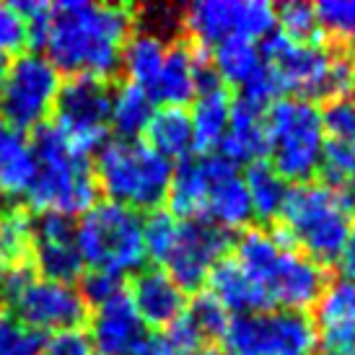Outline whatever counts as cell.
<instances>
[{"label": "cell", "instance_id": "f35d334b", "mask_svg": "<svg viewBox=\"0 0 355 355\" xmlns=\"http://www.w3.org/2000/svg\"><path fill=\"white\" fill-rule=\"evenodd\" d=\"M78 291L89 306H101L109 298L119 296L125 288H122V277L112 275V272H101V270H89L80 280Z\"/></svg>", "mask_w": 355, "mask_h": 355}, {"label": "cell", "instance_id": "d6986e66", "mask_svg": "<svg viewBox=\"0 0 355 355\" xmlns=\"http://www.w3.org/2000/svg\"><path fill=\"white\" fill-rule=\"evenodd\" d=\"M202 60H205V55L192 50L187 42L168 44V52L164 62H161V70L156 73L153 83L146 89L150 94L153 104L184 109V104L195 101L200 89V65H202Z\"/></svg>", "mask_w": 355, "mask_h": 355}, {"label": "cell", "instance_id": "e575fe53", "mask_svg": "<svg viewBox=\"0 0 355 355\" xmlns=\"http://www.w3.org/2000/svg\"><path fill=\"white\" fill-rule=\"evenodd\" d=\"M29 44V24L16 3H0V55L8 52L21 55V50Z\"/></svg>", "mask_w": 355, "mask_h": 355}, {"label": "cell", "instance_id": "8fae6325", "mask_svg": "<svg viewBox=\"0 0 355 355\" xmlns=\"http://www.w3.org/2000/svg\"><path fill=\"white\" fill-rule=\"evenodd\" d=\"M184 29L205 47L234 40H265L277 26V8L265 0H198L184 8Z\"/></svg>", "mask_w": 355, "mask_h": 355}, {"label": "cell", "instance_id": "e0dca14e", "mask_svg": "<svg viewBox=\"0 0 355 355\" xmlns=\"http://www.w3.org/2000/svg\"><path fill=\"white\" fill-rule=\"evenodd\" d=\"M314 337L319 355H355V280L327 283L314 304Z\"/></svg>", "mask_w": 355, "mask_h": 355}, {"label": "cell", "instance_id": "7402d4cb", "mask_svg": "<svg viewBox=\"0 0 355 355\" xmlns=\"http://www.w3.org/2000/svg\"><path fill=\"white\" fill-rule=\"evenodd\" d=\"M37 171L34 146L26 130H19L0 119V195L26 198Z\"/></svg>", "mask_w": 355, "mask_h": 355}, {"label": "cell", "instance_id": "8d00e7d4", "mask_svg": "<svg viewBox=\"0 0 355 355\" xmlns=\"http://www.w3.org/2000/svg\"><path fill=\"white\" fill-rule=\"evenodd\" d=\"M187 314L192 316V322L198 324V329L202 332L205 340L207 337H220L223 329L228 327V322H231V314H228L226 309L218 304L210 293L200 296L198 301L187 309Z\"/></svg>", "mask_w": 355, "mask_h": 355}, {"label": "cell", "instance_id": "8992f818", "mask_svg": "<svg viewBox=\"0 0 355 355\" xmlns=\"http://www.w3.org/2000/svg\"><path fill=\"white\" fill-rule=\"evenodd\" d=\"M270 166L286 182H309L324 150L322 109L314 101L283 96L265 109Z\"/></svg>", "mask_w": 355, "mask_h": 355}, {"label": "cell", "instance_id": "f1b7e54d", "mask_svg": "<svg viewBox=\"0 0 355 355\" xmlns=\"http://www.w3.org/2000/svg\"><path fill=\"white\" fill-rule=\"evenodd\" d=\"M156 112V104L146 89L135 83H122L117 91H112V119L109 125L117 130L122 140H138L140 132H146L150 117Z\"/></svg>", "mask_w": 355, "mask_h": 355}, {"label": "cell", "instance_id": "4316f807", "mask_svg": "<svg viewBox=\"0 0 355 355\" xmlns=\"http://www.w3.org/2000/svg\"><path fill=\"white\" fill-rule=\"evenodd\" d=\"M168 44L166 40L153 29H143L130 34V40L125 42V50H122V60L119 65L128 73V80L135 83L140 89H148L156 73L161 70V62L166 58Z\"/></svg>", "mask_w": 355, "mask_h": 355}, {"label": "cell", "instance_id": "5b68a950", "mask_svg": "<svg viewBox=\"0 0 355 355\" xmlns=\"http://www.w3.org/2000/svg\"><path fill=\"white\" fill-rule=\"evenodd\" d=\"M96 184L109 202L130 210H156L168 195L174 166L143 140H107L96 156Z\"/></svg>", "mask_w": 355, "mask_h": 355}, {"label": "cell", "instance_id": "4fadbf2b", "mask_svg": "<svg viewBox=\"0 0 355 355\" xmlns=\"http://www.w3.org/2000/svg\"><path fill=\"white\" fill-rule=\"evenodd\" d=\"M262 55L280 94L296 99H327L332 50L322 42H296L283 34H270L262 44Z\"/></svg>", "mask_w": 355, "mask_h": 355}, {"label": "cell", "instance_id": "3957f363", "mask_svg": "<svg viewBox=\"0 0 355 355\" xmlns=\"http://www.w3.org/2000/svg\"><path fill=\"white\" fill-rule=\"evenodd\" d=\"M355 198L327 182H301L291 187L280 210L283 239L316 265L337 262L353 231Z\"/></svg>", "mask_w": 355, "mask_h": 355}, {"label": "cell", "instance_id": "83f0119b", "mask_svg": "<svg viewBox=\"0 0 355 355\" xmlns=\"http://www.w3.org/2000/svg\"><path fill=\"white\" fill-rule=\"evenodd\" d=\"M244 184H247L249 205H252V218H259V220L280 218L291 187L275 168L265 161L249 164L244 171Z\"/></svg>", "mask_w": 355, "mask_h": 355}, {"label": "cell", "instance_id": "484cf974", "mask_svg": "<svg viewBox=\"0 0 355 355\" xmlns=\"http://www.w3.org/2000/svg\"><path fill=\"white\" fill-rule=\"evenodd\" d=\"M146 143L161 153L164 158H187L192 146V122L189 112L179 107H161L153 112L148 128H146Z\"/></svg>", "mask_w": 355, "mask_h": 355}, {"label": "cell", "instance_id": "74e56055", "mask_svg": "<svg viewBox=\"0 0 355 355\" xmlns=\"http://www.w3.org/2000/svg\"><path fill=\"white\" fill-rule=\"evenodd\" d=\"M340 96H355V52L353 50H332L327 99H340Z\"/></svg>", "mask_w": 355, "mask_h": 355}, {"label": "cell", "instance_id": "d4e9b609", "mask_svg": "<svg viewBox=\"0 0 355 355\" xmlns=\"http://www.w3.org/2000/svg\"><path fill=\"white\" fill-rule=\"evenodd\" d=\"M213 70L220 78L223 86H236V89H247L249 83H254L262 73H265V55H262V44L249 40H234L223 42L213 50Z\"/></svg>", "mask_w": 355, "mask_h": 355}, {"label": "cell", "instance_id": "52a82bcc", "mask_svg": "<svg viewBox=\"0 0 355 355\" xmlns=\"http://www.w3.org/2000/svg\"><path fill=\"white\" fill-rule=\"evenodd\" d=\"M76 241L83 267L125 277L146 262L143 218L117 202H94L76 223Z\"/></svg>", "mask_w": 355, "mask_h": 355}, {"label": "cell", "instance_id": "ac0fdd59", "mask_svg": "<svg viewBox=\"0 0 355 355\" xmlns=\"http://www.w3.org/2000/svg\"><path fill=\"white\" fill-rule=\"evenodd\" d=\"M148 337V324L140 319L125 291L96 306L91 316L89 343L94 355H140Z\"/></svg>", "mask_w": 355, "mask_h": 355}, {"label": "cell", "instance_id": "603a6c76", "mask_svg": "<svg viewBox=\"0 0 355 355\" xmlns=\"http://www.w3.org/2000/svg\"><path fill=\"white\" fill-rule=\"evenodd\" d=\"M195 107L189 112L192 122V146L200 150V156L218 153L220 143L226 138L228 119H231V104L234 99L228 96L223 83L202 89L192 101Z\"/></svg>", "mask_w": 355, "mask_h": 355}, {"label": "cell", "instance_id": "2e32d148", "mask_svg": "<svg viewBox=\"0 0 355 355\" xmlns=\"http://www.w3.org/2000/svg\"><path fill=\"white\" fill-rule=\"evenodd\" d=\"M31 259L37 272L50 280L70 283L83 272L73 218L40 213L31 220Z\"/></svg>", "mask_w": 355, "mask_h": 355}, {"label": "cell", "instance_id": "ffe728a7", "mask_svg": "<svg viewBox=\"0 0 355 355\" xmlns=\"http://www.w3.org/2000/svg\"><path fill=\"white\" fill-rule=\"evenodd\" d=\"M128 296L135 306V311L140 314V319L148 327H164L166 329L187 309V293L158 267L138 270Z\"/></svg>", "mask_w": 355, "mask_h": 355}, {"label": "cell", "instance_id": "ba28073f", "mask_svg": "<svg viewBox=\"0 0 355 355\" xmlns=\"http://www.w3.org/2000/svg\"><path fill=\"white\" fill-rule=\"evenodd\" d=\"M3 296L10 316L37 329L40 335L76 332L89 319V304L70 283L34 275L29 265L6 270Z\"/></svg>", "mask_w": 355, "mask_h": 355}, {"label": "cell", "instance_id": "7bdbcfd3", "mask_svg": "<svg viewBox=\"0 0 355 355\" xmlns=\"http://www.w3.org/2000/svg\"><path fill=\"white\" fill-rule=\"evenodd\" d=\"M195 355H220L218 350H210V347H202V350H198Z\"/></svg>", "mask_w": 355, "mask_h": 355}, {"label": "cell", "instance_id": "30bf717a", "mask_svg": "<svg viewBox=\"0 0 355 355\" xmlns=\"http://www.w3.org/2000/svg\"><path fill=\"white\" fill-rule=\"evenodd\" d=\"M60 86V70L42 52H21L0 86V119L19 130L47 125Z\"/></svg>", "mask_w": 355, "mask_h": 355}, {"label": "cell", "instance_id": "44dd1931", "mask_svg": "<svg viewBox=\"0 0 355 355\" xmlns=\"http://www.w3.org/2000/svg\"><path fill=\"white\" fill-rule=\"evenodd\" d=\"M265 109L239 96L231 104V119H228L226 138L220 143V156H226L234 164H257L267 156V130H265Z\"/></svg>", "mask_w": 355, "mask_h": 355}, {"label": "cell", "instance_id": "4dcf8cb0", "mask_svg": "<svg viewBox=\"0 0 355 355\" xmlns=\"http://www.w3.org/2000/svg\"><path fill=\"white\" fill-rule=\"evenodd\" d=\"M319 168L324 171L327 184L347 189L355 184V140H324Z\"/></svg>", "mask_w": 355, "mask_h": 355}, {"label": "cell", "instance_id": "6da1fadb", "mask_svg": "<svg viewBox=\"0 0 355 355\" xmlns=\"http://www.w3.org/2000/svg\"><path fill=\"white\" fill-rule=\"evenodd\" d=\"M29 24V44L58 70L107 80L132 34V8L99 0L16 3Z\"/></svg>", "mask_w": 355, "mask_h": 355}, {"label": "cell", "instance_id": "836d02e7", "mask_svg": "<svg viewBox=\"0 0 355 355\" xmlns=\"http://www.w3.org/2000/svg\"><path fill=\"white\" fill-rule=\"evenodd\" d=\"M44 335L13 316H0V355H40Z\"/></svg>", "mask_w": 355, "mask_h": 355}, {"label": "cell", "instance_id": "277c9868", "mask_svg": "<svg viewBox=\"0 0 355 355\" xmlns=\"http://www.w3.org/2000/svg\"><path fill=\"white\" fill-rule=\"evenodd\" d=\"M31 146L37 171L26 192L29 205L40 213H60L68 218L86 213L96 198V177L89 156L55 125H40Z\"/></svg>", "mask_w": 355, "mask_h": 355}, {"label": "cell", "instance_id": "60d3db41", "mask_svg": "<svg viewBox=\"0 0 355 355\" xmlns=\"http://www.w3.org/2000/svg\"><path fill=\"white\" fill-rule=\"evenodd\" d=\"M340 270H343V277L347 280H355V226L350 231V236H347L345 247H343V254H340Z\"/></svg>", "mask_w": 355, "mask_h": 355}, {"label": "cell", "instance_id": "d590c367", "mask_svg": "<svg viewBox=\"0 0 355 355\" xmlns=\"http://www.w3.org/2000/svg\"><path fill=\"white\" fill-rule=\"evenodd\" d=\"M324 135L335 140H355V96L329 99L322 109Z\"/></svg>", "mask_w": 355, "mask_h": 355}, {"label": "cell", "instance_id": "cb8c5ba5", "mask_svg": "<svg viewBox=\"0 0 355 355\" xmlns=\"http://www.w3.org/2000/svg\"><path fill=\"white\" fill-rule=\"evenodd\" d=\"M207 293L216 298L231 316L267 311L259 293H257L254 283L249 280L247 272L231 257L220 259L216 270L210 272V277H207Z\"/></svg>", "mask_w": 355, "mask_h": 355}, {"label": "cell", "instance_id": "b9f144b4", "mask_svg": "<svg viewBox=\"0 0 355 355\" xmlns=\"http://www.w3.org/2000/svg\"><path fill=\"white\" fill-rule=\"evenodd\" d=\"M6 70H8V62H6V58L0 55V86H3V78H6Z\"/></svg>", "mask_w": 355, "mask_h": 355}, {"label": "cell", "instance_id": "f546056e", "mask_svg": "<svg viewBox=\"0 0 355 355\" xmlns=\"http://www.w3.org/2000/svg\"><path fill=\"white\" fill-rule=\"evenodd\" d=\"M31 257V216L24 207H8L0 213V265H26Z\"/></svg>", "mask_w": 355, "mask_h": 355}, {"label": "cell", "instance_id": "ab89813d", "mask_svg": "<svg viewBox=\"0 0 355 355\" xmlns=\"http://www.w3.org/2000/svg\"><path fill=\"white\" fill-rule=\"evenodd\" d=\"M40 355H94L89 337L83 332H62V335H52Z\"/></svg>", "mask_w": 355, "mask_h": 355}, {"label": "cell", "instance_id": "d6a6232c", "mask_svg": "<svg viewBox=\"0 0 355 355\" xmlns=\"http://www.w3.org/2000/svg\"><path fill=\"white\" fill-rule=\"evenodd\" d=\"M277 26L280 34L296 42H319V21H316L314 6L309 3H286L277 8Z\"/></svg>", "mask_w": 355, "mask_h": 355}, {"label": "cell", "instance_id": "ee69618b", "mask_svg": "<svg viewBox=\"0 0 355 355\" xmlns=\"http://www.w3.org/2000/svg\"><path fill=\"white\" fill-rule=\"evenodd\" d=\"M3 277H6V270H3V265H0V288H3Z\"/></svg>", "mask_w": 355, "mask_h": 355}, {"label": "cell", "instance_id": "5bb4252c", "mask_svg": "<svg viewBox=\"0 0 355 355\" xmlns=\"http://www.w3.org/2000/svg\"><path fill=\"white\" fill-rule=\"evenodd\" d=\"M228 249H231L228 231L198 218L192 220L179 218L174 239L161 265H164V272L187 293L205 286L218 262L226 259Z\"/></svg>", "mask_w": 355, "mask_h": 355}, {"label": "cell", "instance_id": "7c38bea8", "mask_svg": "<svg viewBox=\"0 0 355 355\" xmlns=\"http://www.w3.org/2000/svg\"><path fill=\"white\" fill-rule=\"evenodd\" d=\"M112 119V89L107 80L73 76L60 86L55 101V128L89 156L101 148L109 135Z\"/></svg>", "mask_w": 355, "mask_h": 355}, {"label": "cell", "instance_id": "7a4b0ae2", "mask_svg": "<svg viewBox=\"0 0 355 355\" xmlns=\"http://www.w3.org/2000/svg\"><path fill=\"white\" fill-rule=\"evenodd\" d=\"M231 259L254 283L267 311H304L316 304L327 286L322 265L288 244L280 231L247 228L239 236Z\"/></svg>", "mask_w": 355, "mask_h": 355}, {"label": "cell", "instance_id": "1f68e13d", "mask_svg": "<svg viewBox=\"0 0 355 355\" xmlns=\"http://www.w3.org/2000/svg\"><path fill=\"white\" fill-rule=\"evenodd\" d=\"M319 29L335 40L355 44V0H322L314 6Z\"/></svg>", "mask_w": 355, "mask_h": 355}, {"label": "cell", "instance_id": "9a60e30c", "mask_svg": "<svg viewBox=\"0 0 355 355\" xmlns=\"http://www.w3.org/2000/svg\"><path fill=\"white\" fill-rule=\"evenodd\" d=\"M202 168H205V189H202L198 220H207L223 231L244 228L252 220L244 174L234 161H228L220 153L202 156Z\"/></svg>", "mask_w": 355, "mask_h": 355}, {"label": "cell", "instance_id": "9c48e42d", "mask_svg": "<svg viewBox=\"0 0 355 355\" xmlns=\"http://www.w3.org/2000/svg\"><path fill=\"white\" fill-rule=\"evenodd\" d=\"M220 355H314V324L304 311L270 309L231 316Z\"/></svg>", "mask_w": 355, "mask_h": 355}]
</instances>
